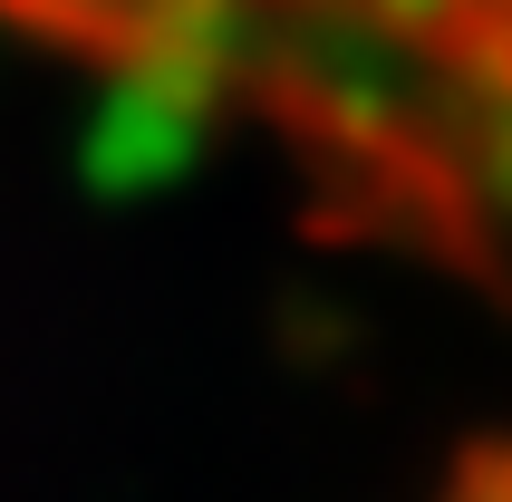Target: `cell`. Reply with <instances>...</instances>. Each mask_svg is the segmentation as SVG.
<instances>
[{"mask_svg":"<svg viewBox=\"0 0 512 502\" xmlns=\"http://www.w3.org/2000/svg\"><path fill=\"white\" fill-rule=\"evenodd\" d=\"M339 20L512 184V0H339Z\"/></svg>","mask_w":512,"mask_h":502,"instance_id":"obj_1","label":"cell"}]
</instances>
